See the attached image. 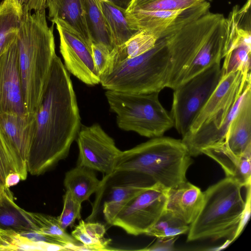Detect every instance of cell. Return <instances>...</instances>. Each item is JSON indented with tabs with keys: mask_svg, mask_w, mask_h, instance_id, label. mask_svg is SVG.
Listing matches in <instances>:
<instances>
[{
	"mask_svg": "<svg viewBox=\"0 0 251 251\" xmlns=\"http://www.w3.org/2000/svg\"><path fill=\"white\" fill-rule=\"evenodd\" d=\"M226 36V18L209 11L166 38L171 63L167 87L174 90L211 65L221 63Z\"/></svg>",
	"mask_w": 251,
	"mask_h": 251,
	"instance_id": "2",
	"label": "cell"
},
{
	"mask_svg": "<svg viewBox=\"0 0 251 251\" xmlns=\"http://www.w3.org/2000/svg\"><path fill=\"white\" fill-rule=\"evenodd\" d=\"M3 113L20 115L27 114L23 99L15 40L0 56V113Z\"/></svg>",
	"mask_w": 251,
	"mask_h": 251,
	"instance_id": "14",
	"label": "cell"
},
{
	"mask_svg": "<svg viewBox=\"0 0 251 251\" xmlns=\"http://www.w3.org/2000/svg\"><path fill=\"white\" fill-rule=\"evenodd\" d=\"M20 180V176L18 173L13 172L9 174L5 178V188H9L17 184Z\"/></svg>",
	"mask_w": 251,
	"mask_h": 251,
	"instance_id": "36",
	"label": "cell"
},
{
	"mask_svg": "<svg viewBox=\"0 0 251 251\" xmlns=\"http://www.w3.org/2000/svg\"><path fill=\"white\" fill-rule=\"evenodd\" d=\"M35 116L27 169L30 174L38 176L67 157L81 126L70 74L56 54Z\"/></svg>",
	"mask_w": 251,
	"mask_h": 251,
	"instance_id": "1",
	"label": "cell"
},
{
	"mask_svg": "<svg viewBox=\"0 0 251 251\" xmlns=\"http://www.w3.org/2000/svg\"><path fill=\"white\" fill-rule=\"evenodd\" d=\"M204 0H158L139 7L148 11H176L189 8Z\"/></svg>",
	"mask_w": 251,
	"mask_h": 251,
	"instance_id": "32",
	"label": "cell"
},
{
	"mask_svg": "<svg viewBox=\"0 0 251 251\" xmlns=\"http://www.w3.org/2000/svg\"><path fill=\"white\" fill-rule=\"evenodd\" d=\"M222 76L220 63H215L174 90L171 116L182 137L188 132Z\"/></svg>",
	"mask_w": 251,
	"mask_h": 251,
	"instance_id": "9",
	"label": "cell"
},
{
	"mask_svg": "<svg viewBox=\"0 0 251 251\" xmlns=\"http://www.w3.org/2000/svg\"><path fill=\"white\" fill-rule=\"evenodd\" d=\"M192 162L181 140L160 136L122 151L115 172L142 174L169 189L187 181Z\"/></svg>",
	"mask_w": 251,
	"mask_h": 251,
	"instance_id": "4",
	"label": "cell"
},
{
	"mask_svg": "<svg viewBox=\"0 0 251 251\" xmlns=\"http://www.w3.org/2000/svg\"><path fill=\"white\" fill-rule=\"evenodd\" d=\"M177 237L176 236L170 238H157L156 241L152 245L141 250L143 251H167L175 250V242Z\"/></svg>",
	"mask_w": 251,
	"mask_h": 251,
	"instance_id": "34",
	"label": "cell"
},
{
	"mask_svg": "<svg viewBox=\"0 0 251 251\" xmlns=\"http://www.w3.org/2000/svg\"><path fill=\"white\" fill-rule=\"evenodd\" d=\"M203 200L200 188L186 181L168 190L166 210L190 225L198 216Z\"/></svg>",
	"mask_w": 251,
	"mask_h": 251,
	"instance_id": "17",
	"label": "cell"
},
{
	"mask_svg": "<svg viewBox=\"0 0 251 251\" xmlns=\"http://www.w3.org/2000/svg\"><path fill=\"white\" fill-rule=\"evenodd\" d=\"M132 176L110 185L104 203L124 202L155 183L151 178L142 174L133 173Z\"/></svg>",
	"mask_w": 251,
	"mask_h": 251,
	"instance_id": "27",
	"label": "cell"
},
{
	"mask_svg": "<svg viewBox=\"0 0 251 251\" xmlns=\"http://www.w3.org/2000/svg\"><path fill=\"white\" fill-rule=\"evenodd\" d=\"M36 232L51 237L67 249L77 250L80 242L68 234L59 225L57 217L39 213L27 212Z\"/></svg>",
	"mask_w": 251,
	"mask_h": 251,
	"instance_id": "28",
	"label": "cell"
},
{
	"mask_svg": "<svg viewBox=\"0 0 251 251\" xmlns=\"http://www.w3.org/2000/svg\"><path fill=\"white\" fill-rule=\"evenodd\" d=\"M171 56L165 38L139 56L126 59L100 77L106 90L133 94L159 93L167 87Z\"/></svg>",
	"mask_w": 251,
	"mask_h": 251,
	"instance_id": "6",
	"label": "cell"
},
{
	"mask_svg": "<svg viewBox=\"0 0 251 251\" xmlns=\"http://www.w3.org/2000/svg\"><path fill=\"white\" fill-rule=\"evenodd\" d=\"M75 140L79 151L77 165L101 173L102 187L114 173L122 151L98 124L81 125Z\"/></svg>",
	"mask_w": 251,
	"mask_h": 251,
	"instance_id": "10",
	"label": "cell"
},
{
	"mask_svg": "<svg viewBox=\"0 0 251 251\" xmlns=\"http://www.w3.org/2000/svg\"><path fill=\"white\" fill-rule=\"evenodd\" d=\"M5 188L0 183V197L5 190Z\"/></svg>",
	"mask_w": 251,
	"mask_h": 251,
	"instance_id": "39",
	"label": "cell"
},
{
	"mask_svg": "<svg viewBox=\"0 0 251 251\" xmlns=\"http://www.w3.org/2000/svg\"><path fill=\"white\" fill-rule=\"evenodd\" d=\"M63 206L60 215L57 217L60 226L64 230L72 226L75 220L81 219V203L72 193L66 190L63 197Z\"/></svg>",
	"mask_w": 251,
	"mask_h": 251,
	"instance_id": "31",
	"label": "cell"
},
{
	"mask_svg": "<svg viewBox=\"0 0 251 251\" xmlns=\"http://www.w3.org/2000/svg\"><path fill=\"white\" fill-rule=\"evenodd\" d=\"M158 0H132L126 11Z\"/></svg>",
	"mask_w": 251,
	"mask_h": 251,
	"instance_id": "37",
	"label": "cell"
},
{
	"mask_svg": "<svg viewBox=\"0 0 251 251\" xmlns=\"http://www.w3.org/2000/svg\"><path fill=\"white\" fill-rule=\"evenodd\" d=\"M158 40L148 31L138 30L124 44L112 50L108 66L104 74L119 62L148 51L154 47Z\"/></svg>",
	"mask_w": 251,
	"mask_h": 251,
	"instance_id": "23",
	"label": "cell"
},
{
	"mask_svg": "<svg viewBox=\"0 0 251 251\" xmlns=\"http://www.w3.org/2000/svg\"><path fill=\"white\" fill-rule=\"evenodd\" d=\"M100 5L114 47L124 44L137 31L129 26L126 11L111 1L100 0Z\"/></svg>",
	"mask_w": 251,
	"mask_h": 251,
	"instance_id": "25",
	"label": "cell"
},
{
	"mask_svg": "<svg viewBox=\"0 0 251 251\" xmlns=\"http://www.w3.org/2000/svg\"><path fill=\"white\" fill-rule=\"evenodd\" d=\"M132 0H110L116 6L123 10H126Z\"/></svg>",
	"mask_w": 251,
	"mask_h": 251,
	"instance_id": "38",
	"label": "cell"
},
{
	"mask_svg": "<svg viewBox=\"0 0 251 251\" xmlns=\"http://www.w3.org/2000/svg\"><path fill=\"white\" fill-rule=\"evenodd\" d=\"M105 226L98 222H85L80 220L72 231L71 235L78 240L87 250H108L111 240L104 238Z\"/></svg>",
	"mask_w": 251,
	"mask_h": 251,
	"instance_id": "29",
	"label": "cell"
},
{
	"mask_svg": "<svg viewBox=\"0 0 251 251\" xmlns=\"http://www.w3.org/2000/svg\"><path fill=\"white\" fill-rule=\"evenodd\" d=\"M60 38V51L68 71L88 85L100 83L92 54L91 47L74 29L55 21Z\"/></svg>",
	"mask_w": 251,
	"mask_h": 251,
	"instance_id": "12",
	"label": "cell"
},
{
	"mask_svg": "<svg viewBox=\"0 0 251 251\" xmlns=\"http://www.w3.org/2000/svg\"><path fill=\"white\" fill-rule=\"evenodd\" d=\"M226 144L237 156L251 151V87L248 84L239 107L228 128Z\"/></svg>",
	"mask_w": 251,
	"mask_h": 251,
	"instance_id": "16",
	"label": "cell"
},
{
	"mask_svg": "<svg viewBox=\"0 0 251 251\" xmlns=\"http://www.w3.org/2000/svg\"><path fill=\"white\" fill-rule=\"evenodd\" d=\"M35 127V113H0V133L11 153L16 172L22 180L27 176V159Z\"/></svg>",
	"mask_w": 251,
	"mask_h": 251,
	"instance_id": "13",
	"label": "cell"
},
{
	"mask_svg": "<svg viewBox=\"0 0 251 251\" xmlns=\"http://www.w3.org/2000/svg\"><path fill=\"white\" fill-rule=\"evenodd\" d=\"M206 0V1H211L212 0Z\"/></svg>",
	"mask_w": 251,
	"mask_h": 251,
	"instance_id": "40",
	"label": "cell"
},
{
	"mask_svg": "<svg viewBox=\"0 0 251 251\" xmlns=\"http://www.w3.org/2000/svg\"><path fill=\"white\" fill-rule=\"evenodd\" d=\"M49 19L59 21L74 29L91 47L92 39L85 19L83 0H47Z\"/></svg>",
	"mask_w": 251,
	"mask_h": 251,
	"instance_id": "20",
	"label": "cell"
},
{
	"mask_svg": "<svg viewBox=\"0 0 251 251\" xmlns=\"http://www.w3.org/2000/svg\"><path fill=\"white\" fill-rule=\"evenodd\" d=\"M23 12L15 41L23 101L27 114H35L50 77L55 53L53 25L49 26L46 10Z\"/></svg>",
	"mask_w": 251,
	"mask_h": 251,
	"instance_id": "3",
	"label": "cell"
},
{
	"mask_svg": "<svg viewBox=\"0 0 251 251\" xmlns=\"http://www.w3.org/2000/svg\"><path fill=\"white\" fill-rule=\"evenodd\" d=\"M210 7V2L205 0L189 8L176 11L133 8L126 11V16L132 29L148 31L161 39L173 35L198 19L209 11Z\"/></svg>",
	"mask_w": 251,
	"mask_h": 251,
	"instance_id": "11",
	"label": "cell"
},
{
	"mask_svg": "<svg viewBox=\"0 0 251 251\" xmlns=\"http://www.w3.org/2000/svg\"><path fill=\"white\" fill-rule=\"evenodd\" d=\"M0 229L18 233L36 231L27 211L16 204L9 188L0 197Z\"/></svg>",
	"mask_w": 251,
	"mask_h": 251,
	"instance_id": "21",
	"label": "cell"
},
{
	"mask_svg": "<svg viewBox=\"0 0 251 251\" xmlns=\"http://www.w3.org/2000/svg\"><path fill=\"white\" fill-rule=\"evenodd\" d=\"M157 92L133 94L106 90L111 110L118 126L148 138L162 136L174 126V121L160 103Z\"/></svg>",
	"mask_w": 251,
	"mask_h": 251,
	"instance_id": "7",
	"label": "cell"
},
{
	"mask_svg": "<svg viewBox=\"0 0 251 251\" xmlns=\"http://www.w3.org/2000/svg\"><path fill=\"white\" fill-rule=\"evenodd\" d=\"M83 2L92 43L103 44L112 50L115 47L101 10L100 0H83Z\"/></svg>",
	"mask_w": 251,
	"mask_h": 251,
	"instance_id": "26",
	"label": "cell"
},
{
	"mask_svg": "<svg viewBox=\"0 0 251 251\" xmlns=\"http://www.w3.org/2000/svg\"><path fill=\"white\" fill-rule=\"evenodd\" d=\"M251 80L246 78L240 71L223 75L219 84L186 134L195 131L217 112L237 100L242 94L246 85L251 83Z\"/></svg>",
	"mask_w": 251,
	"mask_h": 251,
	"instance_id": "15",
	"label": "cell"
},
{
	"mask_svg": "<svg viewBox=\"0 0 251 251\" xmlns=\"http://www.w3.org/2000/svg\"><path fill=\"white\" fill-rule=\"evenodd\" d=\"M189 227L190 225L166 210L146 234L157 238H170L188 233Z\"/></svg>",
	"mask_w": 251,
	"mask_h": 251,
	"instance_id": "30",
	"label": "cell"
},
{
	"mask_svg": "<svg viewBox=\"0 0 251 251\" xmlns=\"http://www.w3.org/2000/svg\"><path fill=\"white\" fill-rule=\"evenodd\" d=\"M23 12L22 6L14 0L0 3V56L15 40Z\"/></svg>",
	"mask_w": 251,
	"mask_h": 251,
	"instance_id": "24",
	"label": "cell"
},
{
	"mask_svg": "<svg viewBox=\"0 0 251 251\" xmlns=\"http://www.w3.org/2000/svg\"><path fill=\"white\" fill-rule=\"evenodd\" d=\"M242 187L226 177L207 188L203 192L202 207L190 225L187 241L209 238L234 241L245 208Z\"/></svg>",
	"mask_w": 251,
	"mask_h": 251,
	"instance_id": "5",
	"label": "cell"
},
{
	"mask_svg": "<svg viewBox=\"0 0 251 251\" xmlns=\"http://www.w3.org/2000/svg\"><path fill=\"white\" fill-rule=\"evenodd\" d=\"M251 33L230 32L226 34L223 75L240 71L251 79Z\"/></svg>",
	"mask_w": 251,
	"mask_h": 251,
	"instance_id": "19",
	"label": "cell"
},
{
	"mask_svg": "<svg viewBox=\"0 0 251 251\" xmlns=\"http://www.w3.org/2000/svg\"><path fill=\"white\" fill-rule=\"evenodd\" d=\"M91 50L96 72L100 76L108 67L112 50L103 44L92 43Z\"/></svg>",
	"mask_w": 251,
	"mask_h": 251,
	"instance_id": "33",
	"label": "cell"
},
{
	"mask_svg": "<svg viewBox=\"0 0 251 251\" xmlns=\"http://www.w3.org/2000/svg\"><path fill=\"white\" fill-rule=\"evenodd\" d=\"M222 167L226 177L232 178L242 187L251 184V151L237 156L227 148L226 142L208 147L202 151Z\"/></svg>",
	"mask_w": 251,
	"mask_h": 251,
	"instance_id": "18",
	"label": "cell"
},
{
	"mask_svg": "<svg viewBox=\"0 0 251 251\" xmlns=\"http://www.w3.org/2000/svg\"><path fill=\"white\" fill-rule=\"evenodd\" d=\"M168 190L155 183L124 202L104 203L105 220L129 234H146L166 211Z\"/></svg>",
	"mask_w": 251,
	"mask_h": 251,
	"instance_id": "8",
	"label": "cell"
},
{
	"mask_svg": "<svg viewBox=\"0 0 251 251\" xmlns=\"http://www.w3.org/2000/svg\"><path fill=\"white\" fill-rule=\"evenodd\" d=\"M64 185L79 202L87 200L101 186V181L94 170L84 166H77L68 171L65 176Z\"/></svg>",
	"mask_w": 251,
	"mask_h": 251,
	"instance_id": "22",
	"label": "cell"
},
{
	"mask_svg": "<svg viewBox=\"0 0 251 251\" xmlns=\"http://www.w3.org/2000/svg\"><path fill=\"white\" fill-rule=\"evenodd\" d=\"M0 251H2V248H1V246H0Z\"/></svg>",
	"mask_w": 251,
	"mask_h": 251,
	"instance_id": "41",
	"label": "cell"
},
{
	"mask_svg": "<svg viewBox=\"0 0 251 251\" xmlns=\"http://www.w3.org/2000/svg\"><path fill=\"white\" fill-rule=\"evenodd\" d=\"M246 188H247V193L246 200L245 201V208L242 220L237 231V237L240 235L245 225L249 220L251 213V185L247 186Z\"/></svg>",
	"mask_w": 251,
	"mask_h": 251,
	"instance_id": "35",
	"label": "cell"
}]
</instances>
